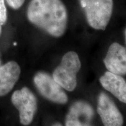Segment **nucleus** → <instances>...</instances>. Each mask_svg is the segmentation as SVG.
<instances>
[{
	"mask_svg": "<svg viewBox=\"0 0 126 126\" xmlns=\"http://www.w3.org/2000/svg\"><path fill=\"white\" fill-rule=\"evenodd\" d=\"M30 22L56 37L65 33L68 12L61 0H31L27 9Z\"/></svg>",
	"mask_w": 126,
	"mask_h": 126,
	"instance_id": "1",
	"label": "nucleus"
},
{
	"mask_svg": "<svg viewBox=\"0 0 126 126\" xmlns=\"http://www.w3.org/2000/svg\"><path fill=\"white\" fill-rule=\"evenodd\" d=\"M89 26L94 29H106L113 13V0H79Z\"/></svg>",
	"mask_w": 126,
	"mask_h": 126,
	"instance_id": "2",
	"label": "nucleus"
},
{
	"mask_svg": "<svg viewBox=\"0 0 126 126\" xmlns=\"http://www.w3.org/2000/svg\"><path fill=\"white\" fill-rule=\"evenodd\" d=\"M81 67L78 54L69 51L63 57L60 65L53 73L54 80L68 91H73L77 85V75Z\"/></svg>",
	"mask_w": 126,
	"mask_h": 126,
	"instance_id": "3",
	"label": "nucleus"
},
{
	"mask_svg": "<svg viewBox=\"0 0 126 126\" xmlns=\"http://www.w3.org/2000/svg\"><path fill=\"white\" fill-rule=\"evenodd\" d=\"M11 101L19 112L20 123L29 125L37 111V99L33 92L27 87L15 91L12 94Z\"/></svg>",
	"mask_w": 126,
	"mask_h": 126,
	"instance_id": "4",
	"label": "nucleus"
},
{
	"mask_svg": "<svg viewBox=\"0 0 126 126\" xmlns=\"http://www.w3.org/2000/svg\"><path fill=\"white\" fill-rule=\"evenodd\" d=\"M34 83L41 95L54 103H67L68 98L63 88L53 77L45 72H39L34 75Z\"/></svg>",
	"mask_w": 126,
	"mask_h": 126,
	"instance_id": "5",
	"label": "nucleus"
},
{
	"mask_svg": "<svg viewBox=\"0 0 126 126\" xmlns=\"http://www.w3.org/2000/svg\"><path fill=\"white\" fill-rule=\"evenodd\" d=\"M97 111L105 126H121L124 119L116 104L108 94L101 92L97 100Z\"/></svg>",
	"mask_w": 126,
	"mask_h": 126,
	"instance_id": "6",
	"label": "nucleus"
},
{
	"mask_svg": "<svg viewBox=\"0 0 126 126\" xmlns=\"http://www.w3.org/2000/svg\"><path fill=\"white\" fill-rule=\"evenodd\" d=\"M94 111L86 102L79 100L71 106L65 120L66 126H91L94 117Z\"/></svg>",
	"mask_w": 126,
	"mask_h": 126,
	"instance_id": "7",
	"label": "nucleus"
},
{
	"mask_svg": "<svg viewBox=\"0 0 126 126\" xmlns=\"http://www.w3.org/2000/svg\"><path fill=\"white\" fill-rule=\"evenodd\" d=\"M104 63L108 71L121 76L126 75V48L118 43L111 44Z\"/></svg>",
	"mask_w": 126,
	"mask_h": 126,
	"instance_id": "8",
	"label": "nucleus"
},
{
	"mask_svg": "<svg viewBox=\"0 0 126 126\" xmlns=\"http://www.w3.org/2000/svg\"><path fill=\"white\" fill-rule=\"evenodd\" d=\"M20 68L15 61H9L0 67V96L11 92L18 82Z\"/></svg>",
	"mask_w": 126,
	"mask_h": 126,
	"instance_id": "9",
	"label": "nucleus"
},
{
	"mask_svg": "<svg viewBox=\"0 0 126 126\" xmlns=\"http://www.w3.org/2000/svg\"><path fill=\"white\" fill-rule=\"evenodd\" d=\"M100 82L106 90L126 104V81L121 75L107 71L100 78Z\"/></svg>",
	"mask_w": 126,
	"mask_h": 126,
	"instance_id": "10",
	"label": "nucleus"
},
{
	"mask_svg": "<svg viewBox=\"0 0 126 126\" xmlns=\"http://www.w3.org/2000/svg\"><path fill=\"white\" fill-rule=\"evenodd\" d=\"M7 19V9L5 5L4 0H0V24L4 25Z\"/></svg>",
	"mask_w": 126,
	"mask_h": 126,
	"instance_id": "11",
	"label": "nucleus"
},
{
	"mask_svg": "<svg viewBox=\"0 0 126 126\" xmlns=\"http://www.w3.org/2000/svg\"><path fill=\"white\" fill-rule=\"evenodd\" d=\"M8 5L14 9H18L22 6L25 0H5Z\"/></svg>",
	"mask_w": 126,
	"mask_h": 126,
	"instance_id": "12",
	"label": "nucleus"
},
{
	"mask_svg": "<svg viewBox=\"0 0 126 126\" xmlns=\"http://www.w3.org/2000/svg\"><path fill=\"white\" fill-rule=\"evenodd\" d=\"M53 126H62V124L61 123H55L54 124H53Z\"/></svg>",
	"mask_w": 126,
	"mask_h": 126,
	"instance_id": "13",
	"label": "nucleus"
},
{
	"mask_svg": "<svg viewBox=\"0 0 126 126\" xmlns=\"http://www.w3.org/2000/svg\"><path fill=\"white\" fill-rule=\"evenodd\" d=\"M125 32V37H126V28L125 32Z\"/></svg>",
	"mask_w": 126,
	"mask_h": 126,
	"instance_id": "14",
	"label": "nucleus"
},
{
	"mask_svg": "<svg viewBox=\"0 0 126 126\" xmlns=\"http://www.w3.org/2000/svg\"><path fill=\"white\" fill-rule=\"evenodd\" d=\"M1 25L0 24V34H1Z\"/></svg>",
	"mask_w": 126,
	"mask_h": 126,
	"instance_id": "15",
	"label": "nucleus"
}]
</instances>
